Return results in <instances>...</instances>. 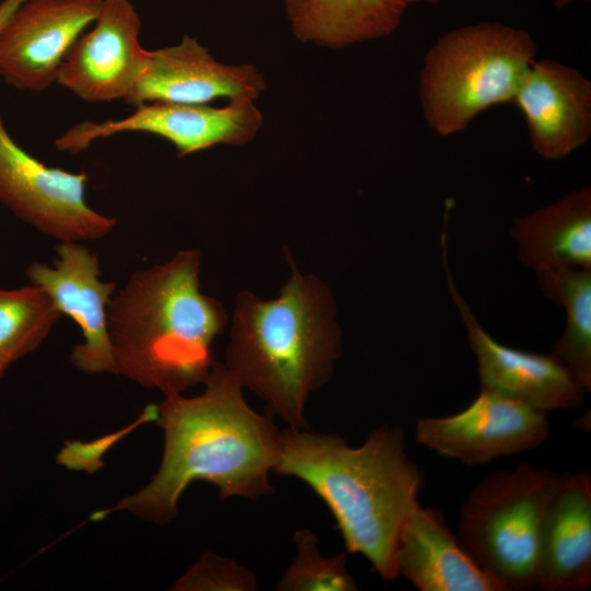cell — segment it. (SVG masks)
<instances>
[{"instance_id": "9", "label": "cell", "mask_w": 591, "mask_h": 591, "mask_svg": "<svg viewBox=\"0 0 591 591\" xmlns=\"http://www.w3.org/2000/svg\"><path fill=\"white\" fill-rule=\"evenodd\" d=\"M416 441L466 466L533 450L549 437L547 415L480 390L462 410L419 418Z\"/></svg>"}, {"instance_id": "12", "label": "cell", "mask_w": 591, "mask_h": 591, "mask_svg": "<svg viewBox=\"0 0 591 591\" xmlns=\"http://www.w3.org/2000/svg\"><path fill=\"white\" fill-rule=\"evenodd\" d=\"M102 0H26L0 30V77L14 89L43 92L57 81L74 42Z\"/></svg>"}, {"instance_id": "1", "label": "cell", "mask_w": 591, "mask_h": 591, "mask_svg": "<svg viewBox=\"0 0 591 591\" xmlns=\"http://www.w3.org/2000/svg\"><path fill=\"white\" fill-rule=\"evenodd\" d=\"M202 384L196 396H164L157 416L164 438L158 471L142 488L91 520L127 512L164 525L176 518L183 493L195 482L216 486L222 500H258L275 491L269 474L280 453V429L274 417L247 404L244 389L222 362L215 363Z\"/></svg>"}, {"instance_id": "19", "label": "cell", "mask_w": 591, "mask_h": 591, "mask_svg": "<svg viewBox=\"0 0 591 591\" xmlns=\"http://www.w3.org/2000/svg\"><path fill=\"white\" fill-rule=\"evenodd\" d=\"M440 0H285L294 34L335 48L393 33L406 10Z\"/></svg>"}, {"instance_id": "21", "label": "cell", "mask_w": 591, "mask_h": 591, "mask_svg": "<svg viewBox=\"0 0 591 591\" xmlns=\"http://www.w3.org/2000/svg\"><path fill=\"white\" fill-rule=\"evenodd\" d=\"M61 316L38 286L0 288V367L7 371L36 350Z\"/></svg>"}, {"instance_id": "26", "label": "cell", "mask_w": 591, "mask_h": 591, "mask_svg": "<svg viewBox=\"0 0 591 591\" xmlns=\"http://www.w3.org/2000/svg\"><path fill=\"white\" fill-rule=\"evenodd\" d=\"M5 371L0 367V380L4 375Z\"/></svg>"}, {"instance_id": "11", "label": "cell", "mask_w": 591, "mask_h": 591, "mask_svg": "<svg viewBox=\"0 0 591 591\" xmlns=\"http://www.w3.org/2000/svg\"><path fill=\"white\" fill-rule=\"evenodd\" d=\"M53 266L33 262L26 268L31 283L42 288L61 315L79 326L82 341L70 361L85 374H117L108 334L107 308L117 291L115 282L101 279L97 255L82 242H58Z\"/></svg>"}, {"instance_id": "14", "label": "cell", "mask_w": 591, "mask_h": 591, "mask_svg": "<svg viewBox=\"0 0 591 591\" xmlns=\"http://www.w3.org/2000/svg\"><path fill=\"white\" fill-rule=\"evenodd\" d=\"M265 89L263 76L251 65L218 62L195 38L144 50L131 92L124 101L138 107L150 102L207 104L218 97L256 99Z\"/></svg>"}, {"instance_id": "13", "label": "cell", "mask_w": 591, "mask_h": 591, "mask_svg": "<svg viewBox=\"0 0 591 591\" xmlns=\"http://www.w3.org/2000/svg\"><path fill=\"white\" fill-rule=\"evenodd\" d=\"M140 28L129 0H102L93 27L71 46L56 83L90 103L125 101L143 61Z\"/></svg>"}, {"instance_id": "4", "label": "cell", "mask_w": 591, "mask_h": 591, "mask_svg": "<svg viewBox=\"0 0 591 591\" xmlns=\"http://www.w3.org/2000/svg\"><path fill=\"white\" fill-rule=\"evenodd\" d=\"M201 253L177 251L134 271L107 308L117 374L164 396L202 384L217 362L213 341L225 331L223 304L200 283Z\"/></svg>"}, {"instance_id": "16", "label": "cell", "mask_w": 591, "mask_h": 591, "mask_svg": "<svg viewBox=\"0 0 591 591\" xmlns=\"http://www.w3.org/2000/svg\"><path fill=\"white\" fill-rule=\"evenodd\" d=\"M591 587V475H559L538 538L536 589L583 591Z\"/></svg>"}, {"instance_id": "8", "label": "cell", "mask_w": 591, "mask_h": 591, "mask_svg": "<svg viewBox=\"0 0 591 591\" xmlns=\"http://www.w3.org/2000/svg\"><path fill=\"white\" fill-rule=\"evenodd\" d=\"M262 121L260 112L247 97L231 99L223 107L150 102L120 119L77 124L55 140V147L78 154L95 140L141 131L169 140L182 158L221 143L245 144L255 137Z\"/></svg>"}, {"instance_id": "25", "label": "cell", "mask_w": 591, "mask_h": 591, "mask_svg": "<svg viewBox=\"0 0 591 591\" xmlns=\"http://www.w3.org/2000/svg\"><path fill=\"white\" fill-rule=\"evenodd\" d=\"M572 1H575V0H555V1H554V4H555L556 8L561 9V8H564L565 5L571 3ZM581 1H583V2H590V0H581Z\"/></svg>"}, {"instance_id": "24", "label": "cell", "mask_w": 591, "mask_h": 591, "mask_svg": "<svg viewBox=\"0 0 591 591\" xmlns=\"http://www.w3.org/2000/svg\"><path fill=\"white\" fill-rule=\"evenodd\" d=\"M26 0H3L0 3V30L14 13V11Z\"/></svg>"}, {"instance_id": "6", "label": "cell", "mask_w": 591, "mask_h": 591, "mask_svg": "<svg viewBox=\"0 0 591 591\" xmlns=\"http://www.w3.org/2000/svg\"><path fill=\"white\" fill-rule=\"evenodd\" d=\"M558 477L522 463L480 480L460 508L461 545L506 591L536 589L541 523Z\"/></svg>"}, {"instance_id": "15", "label": "cell", "mask_w": 591, "mask_h": 591, "mask_svg": "<svg viewBox=\"0 0 591 591\" xmlns=\"http://www.w3.org/2000/svg\"><path fill=\"white\" fill-rule=\"evenodd\" d=\"M513 103L522 112L533 150L560 160L591 136V82L555 60H534Z\"/></svg>"}, {"instance_id": "10", "label": "cell", "mask_w": 591, "mask_h": 591, "mask_svg": "<svg viewBox=\"0 0 591 591\" xmlns=\"http://www.w3.org/2000/svg\"><path fill=\"white\" fill-rule=\"evenodd\" d=\"M441 246L448 288L477 360L480 390L546 415L579 407L587 392L554 354L505 346L480 326L452 279L447 263L445 235H442Z\"/></svg>"}, {"instance_id": "17", "label": "cell", "mask_w": 591, "mask_h": 591, "mask_svg": "<svg viewBox=\"0 0 591 591\" xmlns=\"http://www.w3.org/2000/svg\"><path fill=\"white\" fill-rule=\"evenodd\" d=\"M395 569L420 591H506L461 545L444 514L415 506L398 533Z\"/></svg>"}, {"instance_id": "18", "label": "cell", "mask_w": 591, "mask_h": 591, "mask_svg": "<svg viewBox=\"0 0 591 591\" xmlns=\"http://www.w3.org/2000/svg\"><path fill=\"white\" fill-rule=\"evenodd\" d=\"M521 262L541 271L591 269V189L582 186L536 211L517 217L511 228Z\"/></svg>"}, {"instance_id": "3", "label": "cell", "mask_w": 591, "mask_h": 591, "mask_svg": "<svg viewBox=\"0 0 591 591\" xmlns=\"http://www.w3.org/2000/svg\"><path fill=\"white\" fill-rule=\"evenodd\" d=\"M274 473L300 479L324 501L347 553L366 557L384 581L398 577V533L422 485L401 427L382 425L359 447L337 433L286 427Z\"/></svg>"}, {"instance_id": "23", "label": "cell", "mask_w": 591, "mask_h": 591, "mask_svg": "<svg viewBox=\"0 0 591 591\" xmlns=\"http://www.w3.org/2000/svg\"><path fill=\"white\" fill-rule=\"evenodd\" d=\"M256 576L236 561L211 552L201 557L176 581L173 591H254Z\"/></svg>"}, {"instance_id": "7", "label": "cell", "mask_w": 591, "mask_h": 591, "mask_svg": "<svg viewBox=\"0 0 591 591\" xmlns=\"http://www.w3.org/2000/svg\"><path fill=\"white\" fill-rule=\"evenodd\" d=\"M85 172L48 166L9 134L0 109V202L15 217L57 242L107 236L117 221L85 198Z\"/></svg>"}, {"instance_id": "20", "label": "cell", "mask_w": 591, "mask_h": 591, "mask_svg": "<svg viewBox=\"0 0 591 591\" xmlns=\"http://www.w3.org/2000/svg\"><path fill=\"white\" fill-rule=\"evenodd\" d=\"M543 294L566 311L563 335L554 354L584 389L591 391V269L565 268L537 273Z\"/></svg>"}, {"instance_id": "2", "label": "cell", "mask_w": 591, "mask_h": 591, "mask_svg": "<svg viewBox=\"0 0 591 591\" xmlns=\"http://www.w3.org/2000/svg\"><path fill=\"white\" fill-rule=\"evenodd\" d=\"M286 254L290 275L276 297L236 294L222 363L267 414L288 428L308 429V399L332 379L343 332L331 287Z\"/></svg>"}, {"instance_id": "5", "label": "cell", "mask_w": 591, "mask_h": 591, "mask_svg": "<svg viewBox=\"0 0 591 591\" xmlns=\"http://www.w3.org/2000/svg\"><path fill=\"white\" fill-rule=\"evenodd\" d=\"M523 30L479 22L452 30L428 50L419 80V100L428 126L449 137L491 106L513 103L536 56Z\"/></svg>"}, {"instance_id": "22", "label": "cell", "mask_w": 591, "mask_h": 591, "mask_svg": "<svg viewBox=\"0 0 591 591\" xmlns=\"http://www.w3.org/2000/svg\"><path fill=\"white\" fill-rule=\"evenodd\" d=\"M297 554L277 583L278 591H356L358 584L347 567V552L326 557L317 537L306 529L293 534Z\"/></svg>"}]
</instances>
